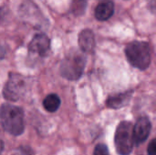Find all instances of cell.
I'll use <instances>...</instances> for the list:
<instances>
[{"instance_id":"1","label":"cell","mask_w":156,"mask_h":155,"mask_svg":"<svg viewBox=\"0 0 156 155\" xmlns=\"http://www.w3.org/2000/svg\"><path fill=\"white\" fill-rule=\"evenodd\" d=\"M0 121L4 130L13 136L21 135L25 130L24 111L12 104H3L0 108Z\"/></svg>"},{"instance_id":"2","label":"cell","mask_w":156,"mask_h":155,"mask_svg":"<svg viewBox=\"0 0 156 155\" xmlns=\"http://www.w3.org/2000/svg\"><path fill=\"white\" fill-rule=\"evenodd\" d=\"M125 56L132 66L144 70L151 65L152 48L147 42L133 41L126 46Z\"/></svg>"},{"instance_id":"3","label":"cell","mask_w":156,"mask_h":155,"mask_svg":"<svg viewBox=\"0 0 156 155\" xmlns=\"http://www.w3.org/2000/svg\"><path fill=\"white\" fill-rule=\"evenodd\" d=\"M114 143L118 154H131L134 146L133 125L132 122L124 121L119 123L115 132Z\"/></svg>"},{"instance_id":"4","label":"cell","mask_w":156,"mask_h":155,"mask_svg":"<svg viewBox=\"0 0 156 155\" xmlns=\"http://www.w3.org/2000/svg\"><path fill=\"white\" fill-rule=\"evenodd\" d=\"M86 58L79 52L69 54L60 65V75L69 80L79 79L85 69Z\"/></svg>"},{"instance_id":"5","label":"cell","mask_w":156,"mask_h":155,"mask_svg":"<svg viewBox=\"0 0 156 155\" xmlns=\"http://www.w3.org/2000/svg\"><path fill=\"white\" fill-rule=\"evenodd\" d=\"M25 79L16 73H10L3 90L4 98L9 101L18 100L25 92Z\"/></svg>"},{"instance_id":"6","label":"cell","mask_w":156,"mask_h":155,"mask_svg":"<svg viewBox=\"0 0 156 155\" xmlns=\"http://www.w3.org/2000/svg\"><path fill=\"white\" fill-rule=\"evenodd\" d=\"M152 130V123L149 118L141 117L137 120L133 126V141L136 145L144 143L150 135Z\"/></svg>"},{"instance_id":"7","label":"cell","mask_w":156,"mask_h":155,"mask_svg":"<svg viewBox=\"0 0 156 155\" xmlns=\"http://www.w3.org/2000/svg\"><path fill=\"white\" fill-rule=\"evenodd\" d=\"M50 49V40L44 34L36 35L28 45V50L39 57H46Z\"/></svg>"},{"instance_id":"8","label":"cell","mask_w":156,"mask_h":155,"mask_svg":"<svg viewBox=\"0 0 156 155\" xmlns=\"http://www.w3.org/2000/svg\"><path fill=\"white\" fill-rule=\"evenodd\" d=\"M79 46L85 53H91L95 48V37L91 30L84 29L79 35Z\"/></svg>"},{"instance_id":"9","label":"cell","mask_w":156,"mask_h":155,"mask_svg":"<svg viewBox=\"0 0 156 155\" xmlns=\"http://www.w3.org/2000/svg\"><path fill=\"white\" fill-rule=\"evenodd\" d=\"M132 95H133V90H129V91H125L122 93L111 96L108 98L106 101V105L108 108L114 109V110L122 108L129 103L132 98Z\"/></svg>"},{"instance_id":"10","label":"cell","mask_w":156,"mask_h":155,"mask_svg":"<svg viewBox=\"0 0 156 155\" xmlns=\"http://www.w3.org/2000/svg\"><path fill=\"white\" fill-rule=\"evenodd\" d=\"M114 12V5L111 0L101 1L95 8V17L98 20L104 21L109 19Z\"/></svg>"},{"instance_id":"11","label":"cell","mask_w":156,"mask_h":155,"mask_svg":"<svg viewBox=\"0 0 156 155\" xmlns=\"http://www.w3.org/2000/svg\"><path fill=\"white\" fill-rule=\"evenodd\" d=\"M61 100L57 94H48L43 100V107L48 112H55L58 110Z\"/></svg>"},{"instance_id":"12","label":"cell","mask_w":156,"mask_h":155,"mask_svg":"<svg viewBox=\"0 0 156 155\" xmlns=\"http://www.w3.org/2000/svg\"><path fill=\"white\" fill-rule=\"evenodd\" d=\"M86 7V0H72L71 9L73 13L77 16L84 13Z\"/></svg>"},{"instance_id":"13","label":"cell","mask_w":156,"mask_h":155,"mask_svg":"<svg viewBox=\"0 0 156 155\" xmlns=\"http://www.w3.org/2000/svg\"><path fill=\"white\" fill-rule=\"evenodd\" d=\"M93 155H110L108 147L103 143H99L94 149Z\"/></svg>"},{"instance_id":"14","label":"cell","mask_w":156,"mask_h":155,"mask_svg":"<svg viewBox=\"0 0 156 155\" xmlns=\"http://www.w3.org/2000/svg\"><path fill=\"white\" fill-rule=\"evenodd\" d=\"M12 155H33V153L31 149L27 147H21L18 150H16V153H14Z\"/></svg>"},{"instance_id":"15","label":"cell","mask_w":156,"mask_h":155,"mask_svg":"<svg viewBox=\"0 0 156 155\" xmlns=\"http://www.w3.org/2000/svg\"><path fill=\"white\" fill-rule=\"evenodd\" d=\"M147 153L148 155H156V140L154 139L149 143L147 148Z\"/></svg>"},{"instance_id":"16","label":"cell","mask_w":156,"mask_h":155,"mask_svg":"<svg viewBox=\"0 0 156 155\" xmlns=\"http://www.w3.org/2000/svg\"><path fill=\"white\" fill-rule=\"evenodd\" d=\"M3 150H4V142L0 139V154L2 153Z\"/></svg>"}]
</instances>
